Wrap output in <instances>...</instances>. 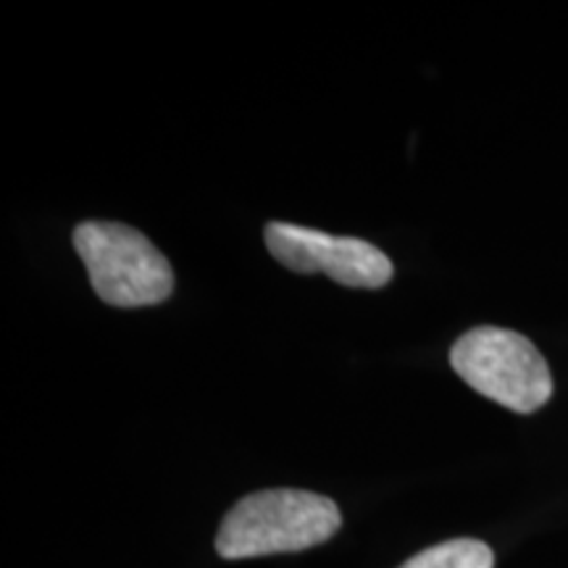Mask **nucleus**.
Segmentation results:
<instances>
[{"mask_svg": "<svg viewBox=\"0 0 568 568\" xmlns=\"http://www.w3.org/2000/svg\"><path fill=\"white\" fill-rule=\"evenodd\" d=\"M343 524L329 497L303 489L253 493L226 514L216 537L226 560L308 550L329 539Z\"/></svg>", "mask_w": 568, "mask_h": 568, "instance_id": "obj_1", "label": "nucleus"}, {"mask_svg": "<svg viewBox=\"0 0 568 568\" xmlns=\"http://www.w3.org/2000/svg\"><path fill=\"white\" fill-rule=\"evenodd\" d=\"M98 297L116 308L159 305L172 295L174 274L166 255L145 234L119 222H84L74 230Z\"/></svg>", "mask_w": 568, "mask_h": 568, "instance_id": "obj_2", "label": "nucleus"}, {"mask_svg": "<svg viewBox=\"0 0 568 568\" xmlns=\"http://www.w3.org/2000/svg\"><path fill=\"white\" fill-rule=\"evenodd\" d=\"M450 364L468 387L516 414L550 400L552 376L535 343L500 326H477L453 345Z\"/></svg>", "mask_w": 568, "mask_h": 568, "instance_id": "obj_3", "label": "nucleus"}, {"mask_svg": "<svg viewBox=\"0 0 568 568\" xmlns=\"http://www.w3.org/2000/svg\"><path fill=\"white\" fill-rule=\"evenodd\" d=\"M268 253L297 274H326L343 287L379 290L395 268L379 247L358 237H335L308 226L272 222L266 226Z\"/></svg>", "mask_w": 568, "mask_h": 568, "instance_id": "obj_4", "label": "nucleus"}, {"mask_svg": "<svg viewBox=\"0 0 568 568\" xmlns=\"http://www.w3.org/2000/svg\"><path fill=\"white\" fill-rule=\"evenodd\" d=\"M400 568H495V556L479 539H447L408 558Z\"/></svg>", "mask_w": 568, "mask_h": 568, "instance_id": "obj_5", "label": "nucleus"}]
</instances>
